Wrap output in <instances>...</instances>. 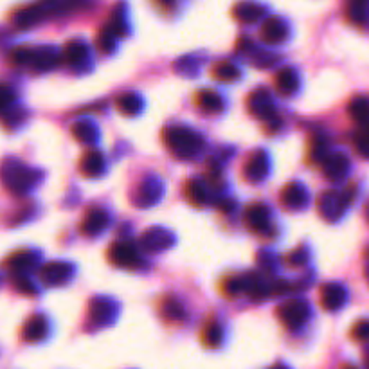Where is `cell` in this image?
Returning <instances> with one entry per match:
<instances>
[{
	"mask_svg": "<svg viewBox=\"0 0 369 369\" xmlns=\"http://www.w3.org/2000/svg\"><path fill=\"white\" fill-rule=\"evenodd\" d=\"M353 196H355V187H348L344 191L330 189L325 191L317 200V211L328 222H337L344 215V211L351 206Z\"/></svg>",
	"mask_w": 369,
	"mask_h": 369,
	"instance_id": "3",
	"label": "cell"
},
{
	"mask_svg": "<svg viewBox=\"0 0 369 369\" xmlns=\"http://www.w3.org/2000/svg\"><path fill=\"white\" fill-rule=\"evenodd\" d=\"M0 179L4 182L11 193L15 195H25L33 189L42 179V173L38 170L25 166V164L18 163V161H6L0 168Z\"/></svg>",
	"mask_w": 369,
	"mask_h": 369,
	"instance_id": "2",
	"label": "cell"
},
{
	"mask_svg": "<svg viewBox=\"0 0 369 369\" xmlns=\"http://www.w3.org/2000/svg\"><path fill=\"white\" fill-rule=\"evenodd\" d=\"M63 60H65L70 67H74V69H82L87 61H89V49H87L83 44H80V42H70L65 47Z\"/></svg>",
	"mask_w": 369,
	"mask_h": 369,
	"instance_id": "23",
	"label": "cell"
},
{
	"mask_svg": "<svg viewBox=\"0 0 369 369\" xmlns=\"http://www.w3.org/2000/svg\"><path fill=\"white\" fill-rule=\"evenodd\" d=\"M108 260L115 267L128 268V270H134V268H139L142 265V258L139 254L137 247L132 245L130 242H115V244H112V247L108 249Z\"/></svg>",
	"mask_w": 369,
	"mask_h": 369,
	"instance_id": "5",
	"label": "cell"
},
{
	"mask_svg": "<svg viewBox=\"0 0 369 369\" xmlns=\"http://www.w3.org/2000/svg\"><path fill=\"white\" fill-rule=\"evenodd\" d=\"M247 108L254 118L261 119L265 123H270L276 119V106L272 101V96L267 89H256L254 92L249 94Z\"/></svg>",
	"mask_w": 369,
	"mask_h": 369,
	"instance_id": "6",
	"label": "cell"
},
{
	"mask_svg": "<svg viewBox=\"0 0 369 369\" xmlns=\"http://www.w3.org/2000/svg\"><path fill=\"white\" fill-rule=\"evenodd\" d=\"M115 106H118V110L121 112L123 115H128V118H132V115H137L139 112H141L142 99H141V96H139V94L125 92L118 98V101H115Z\"/></svg>",
	"mask_w": 369,
	"mask_h": 369,
	"instance_id": "26",
	"label": "cell"
},
{
	"mask_svg": "<svg viewBox=\"0 0 369 369\" xmlns=\"http://www.w3.org/2000/svg\"><path fill=\"white\" fill-rule=\"evenodd\" d=\"M222 292L223 296L227 297H236L242 292H245V277H239V276L227 277V280L223 281Z\"/></svg>",
	"mask_w": 369,
	"mask_h": 369,
	"instance_id": "33",
	"label": "cell"
},
{
	"mask_svg": "<svg viewBox=\"0 0 369 369\" xmlns=\"http://www.w3.org/2000/svg\"><path fill=\"white\" fill-rule=\"evenodd\" d=\"M351 335H353V339H357V341H361V342L369 341V320L368 319L358 320L357 325L353 326Z\"/></svg>",
	"mask_w": 369,
	"mask_h": 369,
	"instance_id": "37",
	"label": "cell"
},
{
	"mask_svg": "<svg viewBox=\"0 0 369 369\" xmlns=\"http://www.w3.org/2000/svg\"><path fill=\"white\" fill-rule=\"evenodd\" d=\"M355 148L362 157L369 158V128H361L355 135Z\"/></svg>",
	"mask_w": 369,
	"mask_h": 369,
	"instance_id": "35",
	"label": "cell"
},
{
	"mask_svg": "<svg viewBox=\"0 0 369 369\" xmlns=\"http://www.w3.org/2000/svg\"><path fill=\"white\" fill-rule=\"evenodd\" d=\"M268 170H270V161L265 150H258L254 154H251V157L245 161L244 164V179L247 182H261L267 179Z\"/></svg>",
	"mask_w": 369,
	"mask_h": 369,
	"instance_id": "9",
	"label": "cell"
},
{
	"mask_svg": "<svg viewBox=\"0 0 369 369\" xmlns=\"http://www.w3.org/2000/svg\"><path fill=\"white\" fill-rule=\"evenodd\" d=\"M15 284H17L18 292L25 294V296H35V294H37V288L33 287L31 281L25 280V277H18V280L15 281Z\"/></svg>",
	"mask_w": 369,
	"mask_h": 369,
	"instance_id": "40",
	"label": "cell"
},
{
	"mask_svg": "<svg viewBox=\"0 0 369 369\" xmlns=\"http://www.w3.org/2000/svg\"><path fill=\"white\" fill-rule=\"evenodd\" d=\"M70 132H73V137L76 141L83 142V144H94L99 139L98 126L94 125L90 119H80V121H76L73 125V128H70Z\"/></svg>",
	"mask_w": 369,
	"mask_h": 369,
	"instance_id": "20",
	"label": "cell"
},
{
	"mask_svg": "<svg viewBox=\"0 0 369 369\" xmlns=\"http://www.w3.org/2000/svg\"><path fill=\"white\" fill-rule=\"evenodd\" d=\"M195 103L200 110H204L207 114H218L225 108L222 96L215 90H200L195 96Z\"/></svg>",
	"mask_w": 369,
	"mask_h": 369,
	"instance_id": "19",
	"label": "cell"
},
{
	"mask_svg": "<svg viewBox=\"0 0 369 369\" xmlns=\"http://www.w3.org/2000/svg\"><path fill=\"white\" fill-rule=\"evenodd\" d=\"M368 218H369V206H368Z\"/></svg>",
	"mask_w": 369,
	"mask_h": 369,
	"instance_id": "42",
	"label": "cell"
},
{
	"mask_svg": "<svg viewBox=\"0 0 369 369\" xmlns=\"http://www.w3.org/2000/svg\"><path fill=\"white\" fill-rule=\"evenodd\" d=\"M284 261H287L290 267H303V265L308 261V249L297 247L296 251H292L284 258Z\"/></svg>",
	"mask_w": 369,
	"mask_h": 369,
	"instance_id": "34",
	"label": "cell"
},
{
	"mask_svg": "<svg viewBox=\"0 0 369 369\" xmlns=\"http://www.w3.org/2000/svg\"><path fill=\"white\" fill-rule=\"evenodd\" d=\"M330 155L328 151V142L325 141V139L320 137H315L312 141V157L315 158L317 163H323L326 157Z\"/></svg>",
	"mask_w": 369,
	"mask_h": 369,
	"instance_id": "36",
	"label": "cell"
},
{
	"mask_svg": "<svg viewBox=\"0 0 369 369\" xmlns=\"http://www.w3.org/2000/svg\"><path fill=\"white\" fill-rule=\"evenodd\" d=\"M276 89L281 96H292L299 89V76L294 69H283L276 76Z\"/></svg>",
	"mask_w": 369,
	"mask_h": 369,
	"instance_id": "22",
	"label": "cell"
},
{
	"mask_svg": "<svg viewBox=\"0 0 369 369\" xmlns=\"http://www.w3.org/2000/svg\"><path fill=\"white\" fill-rule=\"evenodd\" d=\"M348 17L353 24L365 25L369 22V0H351Z\"/></svg>",
	"mask_w": 369,
	"mask_h": 369,
	"instance_id": "31",
	"label": "cell"
},
{
	"mask_svg": "<svg viewBox=\"0 0 369 369\" xmlns=\"http://www.w3.org/2000/svg\"><path fill=\"white\" fill-rule=\"evenodd\" d=\"M108 225V215H106L105 209L101 207H92L89 211L85 213L82 222V232L89 238H94V236H99Z\"/></svg>",
	"mask_w": 369,
	"mask_h": 369,
	"instance_id": "15",
	"label": "cell"
},
{
	"mask_svg": "<svg viewBox=\"0 0 369 369\" xmlns=\"http://www.w3.org/2000/svg\"><path fill=\"white\" fill-rule=\"evenodd\" d=\"M119 313V306L114 301L105 299V297H98L92 299L89 304V320L90 325L96 328H103V326L112 325Z\"/></svg>",
	"mask_w": 369,
	"mask_h": 369,
	"instance_id": "7",
	"label": "cell"
},
{
	"mask_svg": "<svg viewBox=\"0 0 369 369\" xmlns=\"http://www.w3.org/2000/svg\"><path fill=\"white\" fill-rule=\"evenodd\" d=\"M49 333V323L44 315H33L31 319L25 323L24 330H22V339L29 344H35V342L44 341L45 337Z\"/></svg>",
	"mask_w": 369,
	"mask_h": 369,
	"instance_id": "17",
	"label": "cell"
},
{
	"mask_svg": "<svg viewBox=\"0 0 369 369\" xmlns=\"http://www.w3.org/2000/svg\"><path fill=\"white\" fill-rule=\"evenodd\" d=\"M261 38L267 44H280L287 38V27L277 18H272V20L265 22L263 29H261Z\"/></svg>",
	"mask_w": 369,
	"mask_h": 369,
	"instance_id": "28",
	"label": "cell"
},
{
	"mask_svg": "<svg viewBox=\"0 0 369 369\" xmlns=\"http://www.w3.org/2000/svg\"><path fill=\"white\" fill-rule=\"evenodd\" d=\"M98 47L101 53H110V51L114 49V35L103 33L101 37L98 38Z\"/></svg>",
	"mask_w": 369,
	"mask_h": 369,
	"instance_id": "39",
	"label": "cell"
},
{
	"mask_svg": "<svg viewBox=\"0 0 369 369\" xmlns=\"http://www.w3.org/2000/svg\"><path fill=\"white\" fill-rule=\"evenodd\" d=\"M80 170H82L83 177H87V179H98L105 171V158H103L99 151H87L82 157Z\"/></svg>",
	"mask_w": 369,
	"mask_h": 369,
	"instance_id": "18",
	"label": "cell"
},
{
	"mask_svg": "<svg viewBox=\"0 0 369 369\" xmlns=\"http://www.w3.org/2000/svg\"><path fill=\"white\" fill-rule=\"evenodd\" d=\"M38 261V254L33 251H18L11 256L8 260V267L11 268L13 272L17 274H24V272H29L31 268L37 265Z\"/></svg>",
	"mask_w": 369,
	"mask_h": 369,
	"instance_id": "21",
	"label": "cell"
},
{
	"mask_svg": "<svg viewBox=\"0 0 369 369\" xmlns=\"http://www.w3.org/2000/svg\"><path fill=\"white\" fill-rule=\"evenodd\" d=\"M58 63V54L53 49H42L37 53H31L29 65L33 67L38 73H47Z\"/></svg>",
	"mask_w": 369,
	"mask_h": 369,
	"instance_id": "25",
	"label": "cell"
},
{
	"mask_svg": "<svg viewBox=\"0 0 369 369\" xmlns=\"http://www.w3.org/2000/svg\"><path fill=\"white\" fill-rule=\"evenodd\" d=\"M270 369H290V368H287V365H283V364H276V365H272Z\"/></svg>",
	"mask_w": 369,
	"mask_h": 369,
	"instance_id": "41",
	"label": "cell"
},
{
	"mask_svg": "<svg viewBox=\"0 0 369 369\" xmlns=\"http://www.w3.org/2000/svg\"><path fill=\"white\" fill-rule=\"evenodd\" d=\"M200 339H202V342L207 346V348H218V346L222 344V339H223V330L222 326H220L218 320L215 319L207 320L202 328V333H200Z\"/></svg>",
	"mask_w": 369,
	"mask_h": 369,
	"instance_id": "27",
	"label": "cell"
},
{
	"mask_svg": "<svg viewBox=\"0 0 369 369\" xmlns=\"http://www.w3.org/2000/svg\"><path fill=\"white\" fill-rule=\"evenodd\" d=\"M168 150L179 158H193L204 148L202 135L187 126H170L163 134Z\"/></svg>",
	"mask_w": 369,
	"mask_h": 369,
	"instance_id": "1",
	"label": "cell"
},
{
	"mask_svg": "<svg viewBox=\"0 0 369 369\" xmlns=\"http://www.w3.org/2000/svg\"><path fill=\"white\" fill-rule=\"evenodd\" d=\"M164 195V182L158 177H148L141 182L135 195V204L139 207H151L163 199Z\"/></svg>",
	"mask_w": 369,
	"mask_h": 369,
	"instance_id": "11",
	"label": "cell"
},
{
	"mask_svg": "<svg viewBox=\"0 0 369 369\" xmlns=\"http://www.w3.org/2000/svg\"><path fill=\"white\" fill-rule=\"evenodd\" d=\"M211 76L215 77L216 82L229 83V82H234V80H238L239 70L234 63H231V61H220V63H216V65L213 67Z\"/></svg>",
	"mask_w": 369,
	"mask_h": 369,
	"instance_id": "32",
	"label": "cell"
},
{
	"mask_svg": "<svg viewBox=\"0 0 369 369\" xmlns=\"http://www.w3.org/2000/svg\"><path fill=\"white\" fill-rule=\"evenodd\" d=\"M158 312L170 323H180L186 317V310L175 297H164L158 303Z\"/></svg>",
	"mask_w": 369,
	"mask_h": 369,
	"instance_id": "24",
	"label": "cell"
},
{
	"mask_svg": "<svg viewBox=\"0 0 369 369\" xmlns=\"http://www.w3.org/2000/svg\"><path fill=\"white\" fill-rule=\"evenodd\" d=\"M184 195H186V199L196 207L206 206V202H207L206 186H204V184L196 179L187 180L186 186H184Z\"/></svg>",
	"mask_w": 369,
	"mask_h": 369,
	"instance_id": "29",
	"label": "cell"
},
{
	"mask_svg": "<svg viewBox=\"0 0 369 369\" xmlns=\"http://www.w3.org/2000/svg\"><path fill=\"white\" fill-rule=\"evenodd\" d=\"M245 223L254 232L267 231L268 225H270V211H268V207L261 202L251 204L245 209Z\"/></svg>",
	"mask_w": 369,
	"mask_h": 369,
	"instance_id": "16",
	"label": "cell"
},
{
	"mask_svg": "<svg viewBox=\"0 0 369 369\" xmlns=\"http://www.w3.org/2000/svg\"><path fill=\"white\" fill-rule=\"evenodd\" d=\"M276 315L281 325L288 330H299L310 319V306L301 299L284 301L277 306Z\"/></svg>",
	"mask_w": 369,
	"mask_h": 369,
	"instance_id": "4",
	"label": "cell"
},
{
	"mask_svg": "<svg viewBox=\"0 0 369 369\" xmlns=\"http://www.w3.org/2000/svg\"><path fill=\"white\" fill-rule=\"evenodd\" d=\"M15 99V92H13L9 87L0 85V112H4V110L9 108V105Z\"/></svg>",
	"mask_w": 369,
	"mask_h": 369,
	"instance_id": "38",
	"label": "cell"
},
{
	"mask_svg": "<svg viewBox=\"0 0 369 369\" xmlns=\"http://www.w3.org/2000/svg\"><path fill=\"white\" fill-rule=\"evenodd\" d=\"M281 202L290 211H299L308 206V191L303 184L290 182L281 191Z\"/></svg>",
	"mask_w": 369,
	"mask_h": 369,
	"instance_id": "13",
	"label": "cell"
},
{
	"mask_svg": "<svg viewBox=\"0 0 369 369\" xmlns=\"http://www.w3.org/2000/svg\"><path fill=\"white\" fill-rule=\"evenodd\" d=\"M346 297H348V292H346V288L339 283L323 284V288H320V304H323V308L328 310V312L341 310L346 303Z\"/></svg>",
	"mask_w": 369,
	"mask_h": 369,
	"instance_id": "14",
	"label": "cell"
},
{
	"mask_svg": "<svg viewBox=\"0 0 369 369\" xmlns=\"http://www.w3.org/2000/svg\"><path fill=\"white\" fill-rule=\"evenodd\" d=\"M73 274L74 267L67 261H51V263L42 267L40 280L47 287H61V284H67L73 280Z\"/></svg>",
	"mask_w": 369,
	"mask_h": 369,
	"instance_id": "8",
	"label": "cell"
},
{
	"mask_svg": "<svg viewBox=\"0 0 369 369\" xmlns=\"http://www.w3.org/2000/svg\"><path fill=\"white\" fill-rule=\"evenodd\" d=\"M175 244V234L168 229L151 227L141 236V249L146 252H164Z\"/></svg>",
	"mask_w": 369,
	"mask_h": 369,
	"instance_id": "10",
	"label": "cell"
},
{
	"mask_svg": "<svg viewBox=\"0 0 369 369\" xmlns=\"http://www.w3.org/2000/svg\"><path fill=\"white\" fill-rule=\"evenodd\" d=\"M349 115L353 121L362 125V128H369V99L368 98H355L349 103Z\"/></svg>",
	"mask_w": 369,
	"mask_h": 369,
	"instance_id": "30",
	"label": "cell"
},
{
	"mask_svg": "<svg viewBox=\"0 0 369 369\" xmlns=\"http://www.w3.org/2000/svg\"><path fill=\"white\" fill-rule=\"evenodd\" d=\"M325 177L332 182H341L346 179L349 171V158L344 154H330L328 157L320 163Z\"/></svg>",
	"mask_w": 369,
	"mask_h": 369,
	"instance_id": "12",
	"label": "cell"
}]
</instances>
